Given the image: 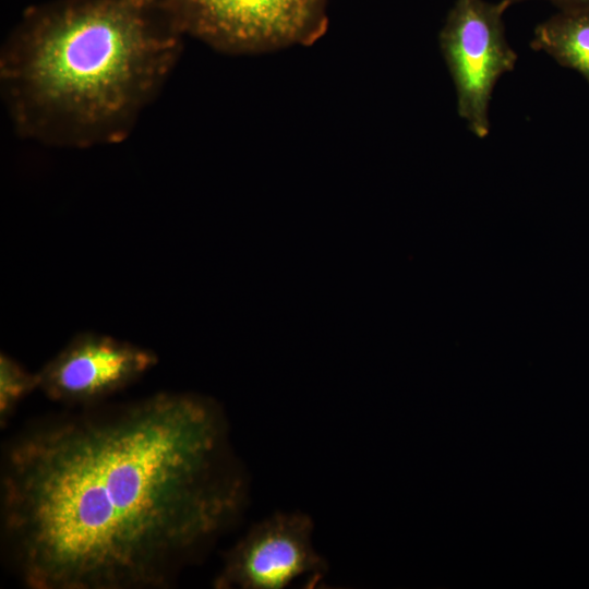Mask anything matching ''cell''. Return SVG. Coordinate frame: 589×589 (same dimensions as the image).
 <instances>
[{
  "label": "cell",
  "mask_w": 589,
  "mask_h": 589,
  "mask_svg": "<svg viewBox=\"0 0 589 589\" xmlns=\"http://www.w3.org/2000/svg\"><path fill=\"white\" fill-rule=\"evenodd\" d=\"M220 405L191 392L32 420L3 446L1 551L28 589H165L240 518Z\"/></svg>",
  "instance_id": "cell-1"
},
{
  "label": "cell",
  "mask_w": 589,
  "mask_h": 589,
  "mask_svg": "<svg viewBox=\"0 0 589 589\" xmlns=\"http://www.w3.org/2000/svg\"><path fill=\"white\" fill-rule=\"evenodd\" d=\"M170 0H58L28 9L0 79L15 129L69 147L124 140L182 48Z\"/></svg>",
  "instance_id": "cell-2"
},
{
  "label": "cell",
  "mask_w": 589,
  "mask_h": 589,
  "mask_svg": "<svg viewBox=\"0 0 589 589\" xmlns=\"http://www.w3.org/2000/svg\"><path fill=\"white\" fill-rule=\"evenodd\" d=\"M184 33L229 53H257L318 39L326 0H170Z\"/></svg>",
  "instance_id": "cell-3"
},
{
  "label": "cell",
  "mask_w": 589,
  "mask_h": 589,
  "mask_svg": "<svg viewBox=\"0 0 589 589\" xmlns=\"http://www.w3.org/2000/svg\"><path fill=\"white\" fill-rule=\"evenodd\" d=\"M508 8L503 0H454L438 35L458 116L479 139L490 134L494 87L518 59L505 34L503 16Z\"/></svg>",
  "instance_id": "cell-4"
},
{
  "label": "cell",
  "mask_w": 589,
  "mask_h": 589,
  "mask_svg": "<svg viewBox=\"0 0 589 589\" xmlns=\"http://www.w3.org/2000/svg\"><path fill=\"white\" fill-rule=\"evenodd\" d=\"M313 521L303 513H277L253 525L223 554L217 589H284L305 577L309 587L327 573L312 545Z\"/></svg>",
  "instance_id": "cell-5"
},
{
  "label": "cell",
  "mask_w": 589,
  "mask_h": 589,
  "mask_svg": "<svg viewBox=\"0 0 589 589\" xmlns=\"http://www.w3.org/2000/svg\"><path fill=\"white\" fill-rule=\"evenodd\" d=\"M157 361L151 349L84 332L37 371L38 389L57 402L94 405L136 382Z\"/></svg>",
  "instance_id": "cell-6"
},
{
  "label": "cell",
  "mask_w": 589,
  "mask_h": 589,
  "mask_svg": "<svg viewBox=\"0 0 589 589\" xmlns=\"http://www.w3.org/2000/svg\"><path fill=\"white\" fill-rule=\"evenodd\" d=\"M530 46L589 85V11H558L536 26Z\"/></svg>",
  "instance_id": "cell-7"
},
{
  "label": "cell",
  "mask_w": 589,
  "mask_h": 589,
  "mask_svg": "<svg viewBox=\"0 0 589 589\" xmlns=\"http://www.w3.org/2000/svg\"><path fill=\"white\" fill-rule=\"evenodd\" d=\"M38 389L37 372H29L8 353L0 354V423L4 426L22 399Z\"/></svg>",
  "instance_id": "cell-8"
},
{
  "label": "cell",
  "mask_w": 589,
  "mask_h": 589,
  "mask_svg": "<svg viewBox=\"0 0 589 589\" xmlns=\"http://www.w3.org/2000/svg\"><path fill=\"white\" fill-rule=\"evenodd\" d=\"M508 7L530 0H503ZM555 5L558 11H589V0H544Z\"/></svg>",
  "instance_id": "cell-9"
}]
</instances>
